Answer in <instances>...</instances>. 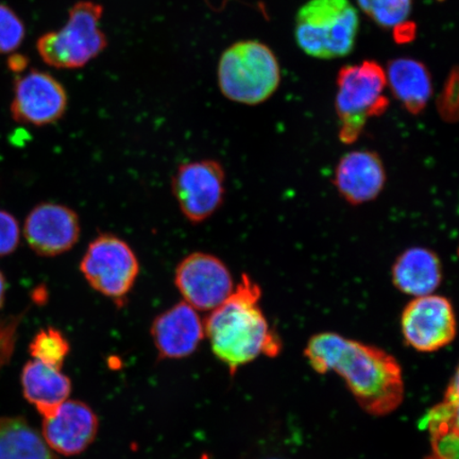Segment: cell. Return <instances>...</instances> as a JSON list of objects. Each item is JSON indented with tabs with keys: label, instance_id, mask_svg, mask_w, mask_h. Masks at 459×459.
Masks as SVG:
<instances>
[{
	"label": "cell",
	"instance_id": "1",
	"mask_svg": "<svg viewBox=\"0 0 459 459\" xmlns=\"http://www.w3.org/2000/svg\"><path fill=\"white\" fill-rule=\"evenodd\" d=\"M304 353L316 372L341 376L369 415L392 414L404 400L403 372L385 350L324 332L308 341Z\"/></svg>",
	"mask_w": 459,
	"mask_h": 459
},
{
	"label": "cell",
	"instance_id": "2",
	"mask_svg": "<svg viewBox=\"0 0 459 459\" xmlns=\"http://www.w3.org/2000/svg\"><path fill=\"white\" fill-rule=\"evenodd\" d=\"M261 297V287L248 274H243L231 296L204 321V336L212 351L229 367L232 376L239 367L261 355L274 358L281 351L279 337L260 307Z\"/></svg>",
	"mask_w": 459,
	"mask_h": 459
},
{
	"label": "cell",
	"instance_id": "3",
	"mask_svg": "<svg viewBox=\"0 0 459 459\" xmlns=\"http://www.w3.org/2000/svg\"><path fill=\"white\" fill-rule=\"evenodd\" d=\"M359 17L350 0H309L296 17L299 48L321 60L348 56L359 34Z\"/></svg>",
	"mask_w": 459,
	"mask_h": 459
},
{
	"label": "cell",
	"instance_id": "4",
	"mask_svg": "<svg viewBox=\"0 0 459 459\" xmlns=\"http://www.w3.org/2000/svg\"><path fill=\"white\" fill-rule=\"evenodd\" d=\"M218 84L228 100L247 106L265 102L281 82L277 56L258 41L235 43L218 63Z\"/></svg>",
	"mask_w": 459,
	"mask_h": 459
},
{
	"label": "cell",
	"instance_id": "5",
	"mask_svg": "<svg viewBox=\"0 0 459 459\" xmlns=\"http://www.w3.org/2000/svg\"><path fill=\"white\" fill-rule=\"evenodd\" d=\"M385 70L376 61L342 68L337 76L335 108L340 122V140L352 143L371 117L387 110Z\"/></svg>",
	"mask_w": 459,
	"mask_h": 459
},
{
	"label": "cell",
	"instance_id": "6",
	"mask_svg": "<svg viewBox=\"0 0 459 459\" xmlns=\"http://www.w3.org/2000/svg\"><path fill=\"white\" fill-rule=\"evenodd\" d=\"M102 13L101 5L93 2L74 4L65 27L39 39L38 53L46 65L72 70L102 53L108 44L100 29Z\"/></svg>",
	"mask_w": 459,
	"mask_h": 459
},
{
	"label": "cell",
	"instance_id": "7",
	"mask_svg": "<svg viewBox=\"0 0 459 459\" xmlns=\"http://www.w3.org/2000/svg\"><path fill=\"white\" fill-rule=\"evenodd\" d=\"M80 271L91 289L122 306L139 277L140 263L125 240L101 234L86 249Z\"/></svg>",
	"mask_w": 459,
	"mask_h": 459
},
{
	"label": "cell",
	"instance_id": "8",
	"mask_svg": "<svg viewBox=\"0 0 459 459\" xmlns=\"http://www.w3.org/2000/svg\"><path fill=\"white\" fill-rule=\"evenodd\" d=\"M172 194L189 222L198 225L215 214L226 195V172L214 160L182 164L171 181Z\"/></svg>",
	"mask_w": 459,
	"mask_h": 459
},
{
	"label": "cell",
	"instance_id": "9",
	"mask_svg": "<svg viewBox=\"0 0 459 459\" xmlns=\"http://www.w3.org/2000/svg\"><path fill=\"white\" fill-rule=\"evenodd\" d=\"M401 330L406 343L417 351H438L456 336L455 307L440 295L412 298L402 312Z\"/></svg>",
	"mask_w": 459,
	"mask_h": 459
},
{
	"label": "cell",
	"instance_id": "10",
	"mask_svg": "<svg viewBox=\"0 0 459 459\" xmlns=\"http://www.w3.org/2000/svg\"><path fill=\"white\" fill-rule=\"evenodd\" d=\"M175 284L185 302L198 311H213L235 289L226 264L204 252L183 258L176 269Z\"/></svg>",
	"mask_w": 459,
	"mask_h": 459
},
{
	"label": "cell",
	"instance_id": "11",
	"mask_svg": "<svg viewBox=\"0 0 459 459\" xmlns=\"http://www.w3.org/2000/svg\"><path fill=\"white\" fill-rule=\"evenodd\" d=\"M66 108V91L50 74L32 70L16 78L11 103L15 122L39 127L54 124Z\"/></svg>",
	"mask_w": 459,
	"mask_h": 459
},
{
	"label": "cell",
	"instance_id": "12",
	"mask_svg": "<svg viewBox=\"0 0 459 459\" xmlns=\"http://www.w3.org/2000/svg\"><path fill=\"white\" fill-rule=\"evenodd\" d=\"M82 226L76 212L68 206L45 203L28 214L24 234L29 246L41 256L65 254L78 243Z\"/></svg>",
	"mask_w": 459,
	"mask_h": 459
},
{
	"label": "cell",
	"instance_id": "13",
	"mask_svg": "<svg viewBox=\"0 0 459 459\" xmlns=\"http://www.w3.org/2000/svg\"><path fill=\"white\" fill-rule=\"evenodd\" d=\"M99 419L88 404L82 401L66 400L53 415L44 418L45 443L62 455L73 456L82 453L93 443Z\"/></svg>",
	"mask_w": 459,
	"mask_h": 459
},
{
	"label": "cell",
	"instance_id": "14",
	"mask_svg": "<svg viewBox=\"0 0 459 459\" xmlns=\"http://www.w3.org/2000/svg\"><path fill=\"white\" fill-rule=\"evenodd\" d=\"M387 181L385 165L375 152H350L338 162L334 186L341 196L352 205L371 203L380 196Z\"/></svg>",
	"mask_w": 459,
	"mask_h": 459
},
{
	"label": "cell",
	"instance_id": "15",
	"mask_svg": "<svg viewBox=\"0 0 459 459\" xmlns=\"http://www.w3.org/2000/svg\"><path fill=\"white\" fill-rule=\"evenodd\" d=\"M196 311L186 302H180L154 319L152 336L160 359H185L196 351L205 337Z\"/></svg>",
	"mask_w": 459,
	"mask_h": 459
},
{
	"label": "cell",
	"instance_id": "16",
	"mask_svg": "<svg viewBox=\"0 0 459 459\" xmlns=\"http://www.w3.org/2000/svg\"><path fill=\"white\" fill-rule=\"evenodd\" d=\"M443 280V263L437 254L426 247L404 250L392 268L394 286L411 298L435 294Z\"/></svg>",
	"mask_w": 459,
	"mask_h": 459
},
{
	"label": "cell",
	"instance_id": "17",
	"mask_svg": "<svg viewBox=\"0 0 459 459\" xmlns=\"http://www.w3.org/2000/svg\"><path fill=\"white\" fill-rule=\"evenodd\" d=\"M386 82L407 112L419 115L433 96L432 77L422 62L411 57L390 61L385 70Z\"/></svg>",
	"mask_w": 459,
	"mask_h": 459
},
{
	"label": "cell",
	"instance_id": "18",
	"mask_svg": "<svg viewBox=\"0 0 459 459\" xmlns=\"http://www.w3.org/2000/svg\"><path fill=\"white\" fill-rule=\"evenodd\" d=\"M25 398L44 418L54 414L63 402L70 397L72 383L61 369L42 361H28L22 373Z\"/></svg>",
	"mask_w": 459,
	"mask_h": 459
},
{
	"label": "cell",
	"instance_id": "19",
	"mask_svg": "<svg viewBox=\"0 0 459 459\" xmlns=\"http://www.w3.org/2000/svg\"><path fill=\"white\" fill-rule=\"evenodd\" d=\"M429 430L430 455L427 459H458V373L451 378L444 401L423 418Z\"/></svg>",
	"mask_w": 459,
	"mask_h": 459
},
{
	"label": "cell",
	"instance_id": "20",
	"mask_svg": "<svg viewBox=\"0 0 459 459\" xmlns=\"http://www.w3.org/2000/svg\"><path fill=\"white\" fill-rule=\"evenodd\" d=\"M0 459H56L25 419H0Z\"/></svg>",
	"mask_w": 459,
	"mask_h": 459
},
{
	"label": "cell",
	"instance_id": "21",
	"mask_svg": "<svg viewBox=\"0 0 459 459\" xmlns=\"http://www.w3.org/2000/svg\"><path fill=\"white\" fill-rule=\"evenodd\" d=\"M359 8L386 29L400 28L409 19L414 0H357Z\"/></svg>",
	"mask_w": 459,
	"mask_h": 459
},
{
	"label": "cell",
	"instance_id": "22",
	"mask_svg": "<svg viewBox=\"0 0 459 459\" xmlns=\"http://www.w3.org/2000/svg\"><path fill=\"white\" fill-rule=\"evenodd\" d=\"M70 350V342L66 337L51 326L39 331L29 347L34 359L56 369L62 368Z\"/></svg>",
	"mask_w": 459,
	"mask_h": 459
},
{
	"label": "cell",
	"instance_id": "23",
	"mask_svg": "<svg viewBox=\"0 0 459 459\" xmlns=\"http://www.w3.org/2000/svg\"><path fill=\"white\" fill-rule=\"evenodd\" d=\"M25 36V25L21 17L8 5L0 4V54L13 53Z\"/></svg>",
	"mask_w": 459,
	"mask_h": 459
},
{
	"label": "cell",
	"instance_id": "24",
	"mask_svg": "<svg viewBox=\"0 0 459 459\" xmlns=\"http://www.w3.org/2000/svg\"><path fill=\"white\" fill-rule=\"evenodd\" d=\"M441 118L446 122H456L458 117V71L453 68L437 100Z\"/></svg>",
	"mask_w": 459,
	"mask_h": 459
},
{
	"label": "cell",
	"instance_id": "25",
	"mask_svg": "<svg viewBox=\"0 0 459 459\" xmlns=\"http://www.w3.org/2000/svg\"><path fill=\"white\" fill-rule=\"evenodd\" d=\"M21 239L19 222L13 214L0 210V256H7L16 250Z\"/></svg>",
	"mask_w": 459,
	"mask_h": 459
},
{
	"label": "cell",
	"instance_id": "26",
	"mask_svg": "<svg viewBox=\"0 0 459 459\" xmlns=\"http://www.w3.org/2000/svg\"><path fill=\"white\" fill-rule=\"evenodd\" d=\"M20 317L0 320V365L8 364L14 350L17 326Z\"/></svg>",
	"mask_w": 459,
	"mask_h": 459
},
{
	"label": "cell",
	"instance_id": "27",
	"mask_svg": "<svg viewBox=\"0 0 459 459\" xmlns=\"http://www.w3.org/2000/svg\"><path fill=\"white\" fill-rule=\"evenodd\" d=\"M28 61L26 56L22 55H13L10 56L8 65L11 71L21 74L26 70Z\"/></svg>",
	"mask_w": 459,
	"mask_h": 459
},
{
	"label": "cell",
	"instance_id": "28",
	"mask_svg": "<svg viewBox=\"0 0 459 459\" xmlns=\"http://www.w3.org/2000/svg\"><path fill=\"white\" fill-rule=\"evenodd\" d=\"M5 291H7V282H5L4 273L0 272V308L4 306Z\"/></svg>",
	"mask_w": 459,
	"mask_h": 459
},
{
	"label": "cell",
	"instance_id": "29",
	"mask_svg": "<svg viewBox=\"0 0 459 459\" xmlns=\"http://www.w3.org/2000/svg\"><path fill=\"white\" fill-rule=\"evenodd\" d=\"M201 459H209V457L206 455H204L203 458H201Z\"/></svg>",
	"mask_w": 459,
	"mask_h": 459
}]
</instances>
